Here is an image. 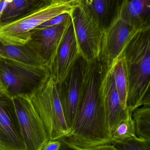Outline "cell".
I'll use <instances>...</instances> for the list:
<instances>
[{
	"mask_svg": "<svg viewBox=\"0 0 150 150\" xmlns=\"http://www.w3.org/2000/svg\"><path fill=\"white\" fill-rule=\"evenodd\" d=\"M50 76L48 69L0 58V90L12 98L30 96Z\"/></svg>",
	"mask_w": 150,
	"mask_h": 150,
	"instance_id": "5",
	"label": "cell"
},
{
	"mask_svg": "<svg viewBox=\"0 0 150 150\" xmlns=\"http://www.w3.org/2000/svg\"><path fill=\"white\" fill-rule=\"evenodd\" d=\"M61 147L59 150H80L78 148L69 142L66 139H61Z\"/></svg>",
	"mask_w": 150,
	"mask_h": 150,
	"instance_id": "25",
	"label": "cell"
},
{
	"mask_svg": "<svg viewBox=\"0 0 150 150\" xmlns=\"http://www.w3.org/2000/svg\"><path fill=\"white\" fill-rule=\"evenodd\" d=\"M117 15L136 31L150 27V0L120 1Z\"/></svg>",
	"mask_w": 150,
	"mask_h": 150,
	"instance_id": "14",
	"label": "cell"
},
{
	"mask_svg": "<svg viewBox=\"0 0 150 150\" xmlns=\"http://www.w3.org/2000/svg\"><path fill=\"white\" fill-rule=\"evenodd\" d=\"M115 85L121 105L125 110L127 107L128 81L124 58L122 55L113 65Z\"/></svg>",
	"mask_w": 150,
	"mask_h": 150,
	"instance_id": "18",
	"label": "cell"
},
{
	"mask_svg": "<svg viewBox=\"0 0 150 150\" xmlns=\"http://www.w3.org/2000/svg\"><path fill=\"white\" fill-rule=\"evenodd\" d=\"M13 99L25 150H42L48 137L30 97L17 96Z\"/></svg>",
	"mask_w": 150,
	"mask_h": 150,
	"instance_id": "7",
	"label": "cell"
},
{
	"mask_svg": "<svg viewBox=\"0 0 150 150\" xmlns=\"http://www.w3.org/2000/svg\"><path fill=\"white\" fill-rule=\"evenodd\" d=\"M120 2L115 0H81L103 31L117 16Z\"/></svg>",
	"mask_w": 150,
	"mask_h": 150,
	"instance_id": "15",
	"label": "cell"
},
{
	"mask_svg": "<svg viewBox=\"0 0 150 150\" xmlns=\"http://www.w3.org/2000/svg\"><path fill=\"white\" fill-rule=\"evenodd\" d=\"M0 150H25L13 98L1 90Z\"/></svg>",
	"mask_w": 150,
	"mask_h": 150,
	"instance_id": "9",
	"label": "cell"
},
{
	"mask_svg": "<svg viewBox=\"0 0 150 150\" xmlns=\"http://www.w3.org/2000/svg\"><path fill=\"white\" fill-rule=\"evenodd\" d=\"M136 136L135 124L130 113L115 128L111 134L112 142L123 141Z\"/></svg>",
	"mask_w": 150,
	"mask_h": 150,
	"instance_id": "20",
	"label": "cell"
},
{
	"mask_svg": "<svg viewBox=\"0 0 150 150\" xmlns=\"http://www.w3.org/2000/svg\"><path fill=\"white\" fill-rule=\"evenodd\" d=\"M112 144L118 150H150V140L140 139L137 136L112 141Z\"/></svg>",
	"mask_w": 150,
	"mask_h": 150,
	"instance_id": "21",
	"label": "cell"
},
{
	"mask_svg": "<svg viewBox=\"0 0 150 150\" xmlns=\"http://www.w3.org/2000/svg\"><path fill=\"white\" fill-rule=\"evenodd\" d=\"M84 62L79 56L63 82L59 83L64 116L70 131L80 101Z\"/></svg>",
	"mask_w": 150,
	"mask_h": 150,
	"instance_id": "11",
	"label": "cell"
},
{
	"mask_svg": "<svg viewBox=\"0 0 150 150\" xmlns=\"http://www.w3.org/2000/svg\"><path fill=\"white\" fill-rule=\"evenodd\" d=\"M80 150H118L112 144L101 145L86 149H80Z\"/></svg>",
	"mask_w": 150,
	"mask_h": 150,
	"instance_id": "26",
	"label": "cell"
},
{
	"mask_svg": "<svg viewBox=\"0 0 150 150\" xmlns=\"http://www.w3.org/2000/svg\"><path fill=\"white\" fill-rule=\"evenodd\" d=\"M80 56L71 18L49 69L50 76L61 83Z\"/></svg>",
	"mask_w": 150,
	"mask_h": 150,
	"instance_id": "12",
	"label": "cell"
},
{
	"mask_svg": "<svg viewBox=\"0 0 150 150\" xmlns=\"http://www.w3.org/2000/svg\"><path fill=\"white\" fill-rule=\"evenodd\" d=\"M79 4V0H47L23 18L0 27V42L4 45H25L32 30L56 16L72 13Z\"/></svg>",
	"mask_w": 150,
	"mask_h": 150,
	"instance_id": "4",
	"label": "cell"
},
{
	"mask_svg": "<svg viewBox=\"0 0 150 150\" xmlns=\"http://www.w3.org/2000/svg\"><path fill=\"white\" fill-rule=\"evenodd\" d=\"M102 66L85 60L80 101L70 135L65 138L80 149L111 144L112 137L100 92Z\"/></svg>",
	"mask_w": 150,
	"mask_h": 150,
	"instance_id": "1",
	"label": "cell"
},
{
	"mask_svg": "<svg viewBox=\"0 0 150 150\" xmlns=\"http://www.w3.org/2000/svg\"><path fill=\"white\" fill-rule=\"evenodd\" d=\"M138 138L150 140V107H138L132 113Z\"/></svg>",
	"mask_w": 150,
	"mask_h": 150,
	"instance_id": "19",
	"label": "cell"
},
{
	"mask_svg": "<svg viewBox=\"0 0 150 150\" xmlns=\"http://www.w3.org/2000/svg\"><path fill=\"white\" fill-rule=\"evenodd\" d=\"M8 0H0V18L4 10L8 4Z\"/></svg>",
	"mask_w": 150,
	"mask_h": 150,
	"instance_id": "27",
	"label": "cell"
},
{
	"mask_svg": "<svg viewBox=\"0 0 150 150\" xmlns=\"http://www.w3.org/2000/svg\"><path fill=\"white\" fill-rule=\"evenodd\" d=\"M136 32L117 15L103 31L99 61L104 68L108 69L112 67Z\"/></svg>",
	"mask_w": 150,
	"mask_h": 150,
	"instance_id": "8",
	"label": "cell"
},
{
	"mask_svg": "<svg viewBox=\"0 0 150 150\" xmlns=\"http://www.w3.org/2000/svg\"><path fill=\"white\" fill-rule=\"evenodd\" d=\"M47 0H20L8 1L0 18V27L15 22L31 13Z\"/></svg>",
	"mask_w": 150,
	"mask_h": 150,
	"instance_id": "16",
	"label": "cell"
},
{
	"mask_svg": "<svg viewBox=\"0 0 150 150\" xmlns=\"http://www.w3.org/2000/svg\"><path fill=\"white\" fill-rule=\"evenodd\" d=\"M29 97L43 123L48 141L69 136L71 131L65 119L59 83L50 76Z\"/></svg>",
	"mask_w": 150,
	"mask_h": 150,
	"instance_id": "3",
	"label": "cell"
},
{
	"mask_svg": "<svg viewBox=\"0 0 150 150\" xmlns=\"http://www.w3.org/2000/svg\"><path fill=\"white\" fill-rule=\"evenodd\" d=\"M61 145V140L48 141L42 150H59Z\"/></svg>",
	"mask_w": 150,
	"mask_h": 150,
	"instance_id": "23",
	"label": "cell"
},
{
	"mask_svg": "<svg viewBox=\"0 0 150 150\" xmlns=\"http://www.w3.org/2000/svg\"><path fill=\"white\" fill-rule=\"evenodd\" d=\"M122 55L127 77V107L133 113L139 107L150 82V27L136 32Z\"/></svg>",
	"mask_w": 150,
	"mask_h": 150,
	"instance_id": "2",
	"label": "cell"
},
{
	"mask_svg": "<svg viewBox=\"0 0 150 150\" xmlns=\"http://www.w3.org/2000/svg\"><path fill=\"white\" fill-rule=\"evenodd\" d=\"M71 16L80 56L87 62L99 61L103 31L81 0Z\"/></svg>",
	"mask_w": 150,
	"mask_h": 150,
	"instance_id": "6",
	"label": "cell"
},
{
	"mask_svg": "<svg viewBox=\"0 0 150 150\" xmlns=\"http://www.w3.org/2000/svg\"><path fill=\"white\" fill-rule=\"evenodd\" d=\"M100 89L111 135L120 122L131 113L128 109H123L121 105L115 85L113 66L107 69L102 66Z\"/></svg>",
	"mask_w": 150,
	"mask_h": 150,
	"instance_id": "13",
	"label": "cell"
},
{
	"mask_svg": "<svg viewBox=\"0 0 150 150\" xmlns=\"http://www.w3.org/2000/svg\"><path fill=\"white\" fill-rule=\"evenodd\" d=\"M142 106L144 107H150V82L139 103V107Z\"/></svg>",
	"mask_w": 150,
	"mask_h": 150,
	"instance_id": "24",
	"label": "cell"
},
{
	"mask_svg": "<svg viewBox=\"0 0 150 150\" xmlns=\"http://www.w3.org/2000/svg\"><path fill=\"white\" fill-rule=\"evenodd\" d=\"M0 58L28 66L47 68L40 58L26 45H4L0 42Z\"/></svg>",
	"mask_w": 150,
	"mask_h": 150,
	"instance_id": "17",
	"label": "cell"
},
{
	"mask_svg": "<svg viewBox=\"0 0 150 150\" xmlns=\"http://www.w3.org/2000/svg\"><path fill=\"white\" fill-rule=\"evenodd\" d=\"M71 13H66L56 16L38 26V28H44L58 25L71 18Z\"/></svg>",
	"mask_w": 150,
	"mask_h": 150,
	"instance_id": "22",
	"label": "cell"
},
{
	"mask_svg": "<svg viewBox=\"0 0 150 150\" xmlns=\"http://www.w3.org/2000/svg\"><path fill=\"white\" fill-rule=\"evenodd\" d=\"M71 20V16L58 25L44 28H36L30 33L29 40L25 45L38 55L48 70Z\"/></svg>",
	"mask_w": 150,
	"mask_h": 150,
	"instance_id": "10",
	"label": "cell"
}]
</instances>
